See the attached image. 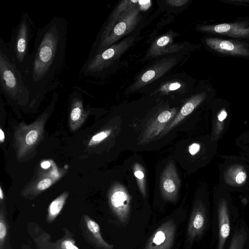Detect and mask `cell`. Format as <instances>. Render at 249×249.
<instances>
[{
    "label": "cell",
    "mask_w": 249,
    "mask_h": 249,
    "mask_svg": "<svg viewBox=\"0 0 249 249\" xmlns=\"http://www.w3.org/2000/svg\"><path fill=\"white\" fill-rule=\"evenodd\" d=\"M67 33V20L60 17H53L36 31L32 53L21 73L31 107L60 84L66 66Z\"/></svg>",
    "instance_id": "1"
},
{
    "label": "cell",
    "mask_w": 249,
    "mask_h": 249,
    "mask_svg": "<svg viewBox=\"0 0 249 249\" xmlns=\"http://www.w3.org/2000/svg\"><path fill=\"white\" fill-rule=\"evenodd\" d=\"M213 235L214 249H229L239 213L231 193L218 183L213 193Z\"/></svg>",
    "instance_id": "2"
},
{
    "label": "cell",
    "mask_w": 249,
    "mask_h": 249,
    "mask_svg": "<svg viewBox=\"0 0 249 249\" xmlns=\"http://www.w3.org/2000/svg\"><path fill=\"white\" fill-rule=\"evenodd\" d=\"M0 91L12 104L26 105L30 92L24 84L22 74L11 60L6 43L0 39Z\"/></svg>",
    "instance_id": "3"
},
{
    "label": "cell",
    "mask_w": 249,
    "mask_h": 249,
    "mask_svg": "<svg viewBox=\"0 0 249 249\" xmlns=\"http://www.w3.org/2000/svg\"><path fill=\"white\" fill-rule=\"evenodd\" d=\"M219 183L229 192L249 193V163L241 156L217 155Z\"/></svg>",
    "instance_id": "4"
},
{
    "label": "cell",
    "mask_w": 249,
    "mask_h": 249,
    "mask_svg": "<svg viewBox=\"0 0 249 249\" xmlns=\"http://www.w3.org/2000/svg\"><path fill=\"white\" fill-rule=\"evenodd\" d=\"M36 31V25L28 13L23 12L18 23L12 31L10 41L6 43L8 55L21 73L30 55L29 44Z\"/></svg>",
    "instance_id": "5"
},
{
    "label": "cell",
    "mask_w": 249,
    "mask_h": 249,
    "mask_svg": "<svg viewBox=\"0 0 249 249\" xmlns=\"http://www.w3.org/2000/svg\"><path fill=\"white\" fill-rule=\"evenodd\" d=\"M208 196L196 199L194 203L187 229V240L193 243L200 238L206 231L210 219Z\"/></svg>",
    "instance_id": "6"
},
{
    "label": "cell",
    "mask_w": 249,
    "mask_h": 249,
    "mask_svg": "<svg viewBox=\"0 0 249 249\" xmlns=\"http://www.w3.org/2000/svg\"><path fill=\"white\" fill-rule=\"evenodd\" d=\"M130 196L126 189L121 184L114 185L108 195L110 208L121 222H126L130 211Z\"/></svg>",
    "instance_id": "7"
},
{
    "label": "cell",
    "mask_w": 249,
    "mask_h": 249,
    "mask_svg": "<svg viewBox=\"0 0 249 249\" xmlns=\"http://www.w3.org/2000/svg\"><path fill=\"white\" fill-rule=\"evenodd\" d=\"M176 230V225L173 220L164 222L151 235L144 249H171Z\"/></svg>",
    "instance_id": "8"
},
{
    "label": "cell",
    "mask_w": 249,
    "mask_h": 249,
    "mask_svg": "<svg viewBox=\"0 0 249 249\" xmlns=\"http://www.w3.org/2000/svg\"><path fill=\"white\" fill-rule=\"evenodd\" d=\"M180 180L174 163L169 162L164 168L160 180V189L162 197L170 201H175L180 187Z\"/></svg>",
    "instance_id": "9"
},
{
    "label": "cell",
    "mask_w": 249,
    "mask_h": 249,
    "mask_svg": "<svg viewBox=\"0 0 249 249\" xmlns=\"http://www.w3.org/2000/svg\"><path fill=\"white\" fill-rule=\"evenodd\" d=\"M175 113V109L171 110H164L160 113L145 130L142 142H145L159 135L164 129L166 124L174 116Z\"/></svg>",
    "instance_id": "10"
},
{
    "label": "cell",
    "mask_w": 249,
    "mask_h": 249,
    "mask_svg": "<svg viewBox=\"0 0 249 249\" xmlns=\"http://www.w3.org/2000/svg\"><path fill=\"white\" fill-rule=\"evenodd\" d=\"M203 96H196L188 101L181 108L179 112L170 124H167L163 130L162 134H165L172 128L181 122L187 116L191 114L201 102Z\"/></svg>",
    "instance_id": "11"
},
{
    "label": "cell",
    "mask_w": 249,
    "mask_h": 249,
    "mask_svg": "<svg viewBox=\"0 0 249 249\" xmlns=\"http://www.w3.org/2000/svg\"><path fill=\"white\" fill-rule=\"evenodd\" d=\"M84 220L87 229L97 245L102 249H113V245L108 244L104 240L99 224L87 215H85Z\"/></svg>",
    "instance_id": "12"
},
{
    "label": "cell",
    "mask_w": 249,
    "mask_h": 249,
    "mask_svg": "<svg viewBox=\"0 0 249 249\" xmlns=\"http://www.w3.org/2000/svg\"><path fill=\"white\" fill-rule=\"evenodd\" d=\"M249 227L244 218L239 220L232 235L229 249H242Z\"/></svg>",
    "instance_id": "13"
},
{
    "label": "cell",
    "mask_w": 249,
    "mask_h": 249,
    "mask_svg": "<svg viewBox=\"0 0 249 249\" xmlns=\"http://www.w3.org/2000/svg\"><path fill=\"white\" fill-rule=\"evenodd\" d=\"M41 133V127L37 125V124L29 126L27 131L21 135L19 139V146L21 149L25 150L35 144L38 141Z\"/></svg>",
    "instance_id": "14"
},
{
    "label": "cell",
    "mask_w": 249,
    "mask_h": 249,
    "mask_svg": "<svg viewBox=\"0 0 249 249\" xmlns=\"http://www.w3.org/2000/svg\"><path fill=\"white\" fill-rule=\"evenodd\" d=\"M68 193L65 192L53 200L48 208L47 221L52 222L61 211L68 197Z\"/></svg>",
    "instance_id": "15"
},
{
    "label": "cell",
    "mask_w": 249,
    "mask_h": 249,
    "mask_svg": "<svg viewBox=\"0 0 249 249\" xmlns=\"http://www.w3.org/2000/svg\"><path fill=\"white\" fill-rule=\"evenodd\" d=\"M207 42L211 48L218 51L234 53H238L240 51L239 50L238 46L228 40L210 39Z\"/></svg>",
    "instance_id": "16"
},
{
    "label": "cell",
    "mask_w": 249,
    "mask_h": 249,
    "mask_svg": "<svg viewBox=\"0 0 249 249\" xmlns=\"http://www.w3.org/2000/svg\"><path fill=\"white\" fill-rule=\"evenodd\" d=\"M134 175L136 178L138 185L144 198L147 196L146 189V179L142 166L139 163L136 162L133 167Z\"/></svg>",
    "instance_id": "17"
},
{
    "label": "cell",
    "mask_w": 249,
    "mask_h": 249,
    "mask_svg": "<svg viewBox=\"0 0 249 249\" xmlns=\"http://www.w3.org/2000/svg\"><path fill=\"white\" fill-rule=\"evenodd\" d=\"M112 130L107 129L101 131L94 135L91 139L89 143V146H92L98 144L107 138L111 134Z\"/></svg>",
    "instance_id": "18"
},
{
    "label": "cell",
    "mask_w": 249,
    "mask_h": 249,
    "mask_svg": "<svg viewBox=\"0 0 249 249\" xmlns=\"http://www.w3.org/2000/svg\"><path fill=\"white\" fill-rule=\"evenodd\" d=\"M235 143L239 148L249 146V129L242 132L236 137Z\"/></svg>",
    "instance_id": "19"
},
{
    "label": "cell",
    "mask_w": 249,
    "mask_h": 249,
    "mask_svg": "<svg viewBox=\"0 0 249 249\" xmlns=\"http://www.w3.org/2000/svg\"><path fill=\"white\" fill-rule=\"evenodd\" d=\"M0 218V249H1L7 235V226L2 212H1Z\"/></svg>",
    "instance_id": "20"
},
{
    "label": "cell",
    "mask_w": 249,
    "mask_h": 249,
    "mask_svg": "<svg viewBox=\"0 0 249 249\" xmlns=\"http://www.w3.org/2000/svg\"><path fill=\"white\" fill-rule=\"evenodd\" d=\"M202 147V145L200 142H193L189 146L188 151L191 155L196 156L201 152Z\"/></svg>",
    "instance_id": "21"
},
{
    "label": "cell",
    "mask_w": 249,
    "mask_h": 249,
    "mask_svg": "<svg viewBox=\"0 0 249 249\" xmlns=\"http://www.w3.org/2000/svg\"><path fill=\"white\" fill-rule=\"evenodd\" d=\"M61 247L62 249H79L74 244V241L70 239L64 240L61 242Z\"/></svg>",
    "instance_id": "22"
},
{
    "label": "cell",
    "mask_w": 249,
    "mask_h": 249,
    "mask_svg": "<svg viewBox=\"0 0 249 249\" xmlns=\"http://www.w3.org/2000/svg\"><path fill=\"white\" fill-rule=\"evenodd\" d=\"M52 180L50 178H44L38 183L37 189L40 191L46 190L52 185Z\"/></svg>",
    "instance_id": "23"
},
{
    "label": "cell",
    "mask_w": 249,
    "mask_h": 249,
    "mask_svg": "<svg viewBox=\"0 0 249 249\" xmlns=\"http://www.w3.org/2000/svg\"><path fill=\"white\" fill-rule=\"evenodd\" d=\"M231 28V25L227 23H223L218 24L214 26V31L218 33H224L229 31Z\"/></svg>",
    "instance_id": "24"
},
{
    "label": "cell",
    "mask_w": 249,
    "mask_h": 249,
    "mask_svg": "<svg viewBox=\"0 0 249 249\" xmlns=\"http://www.w3.org/2000/svg\"><path fill=\"white\" fill-rule=\"evenodd\" d=\"M181 87V84L178 82H174L163 86L161 90L162 91H169L178 89Z\"/></svg>",
    "instance_id": "25"
},
{
    "label": "cell",
    "mask_w": 249,
    "mask_h": 249,
    "mask_svg": "<svg viewBox=\"0 0 249 249\" xmlns=\"http://www.w3.org/2000/svg\"><path fill=\"white\" fill-rule=\"evenodd\" d=\"M155 76V71L153 70H149L142 75L141 79L143 82H146L153 79Z\"/></svg>",
    "instance_id": "26"
},
{
    "label": "cell",
    "mask_w": 249,
    "mask_h": 249,
    "mask_svg": "<svg viewBox=\"0 0 249 249\" xmlns=\"http://www.w3.org/2000/svg\"><path fill=\"white\" fill-rule=\"evenodd\" d=\"M170 38L167 36H164L160 38L157 41V44L160 47H162L168 43Z\"/></svg>",
    "instance_id": "27"
},
{
    "label": "cell",
    "mask_w": 249,
    "mask_h": 249,
    "mask_svg": "<svg viewBox=\"0 0 249 249\" xmlns=\"http://www.w3.org/2000/svg\"><path fill=\"white\" fill-rule=\"evenodd\" d=\"M240 155L249 160V146L240 148Z\"/></svg>",
    "instance_id": "28"
},
{
    "label": "cell",
    "mask_w": 249,
    "mask_h": 249,
    "mask_svg": "<svg viewBox=\"0 0 249 249\" xmlns=\"http://www.w3.org/2000/svg\"><path fill=\"white\" fill-rule=\"evenodd\" d=\"M151 0H139V3L142 9H146L150 6Z\"/></svg>",
    "instance_id": "29"
},
{
    "label": "cell",
    "mask_w": 249,
    "mask_h": 249,
    "mask_svg": "<svg viewBox=\"0 0 249 249\" xmlns=\"http://www.w3.org/2000/svg\"><path fill=\"white\" fill-rule=\"evenodd\" d=\"M242 249H249V228L248 229L246 238Z\"/></svg>",
    "instance_id": "30"
},
{
    "label": "cell",
    "mask_w": 249,
    "mask_h": 249,
    "mask_svg": "<svg viewBox=\"0 0 249 249\" xmlns=\"http://www.w3.org/2000/svg\"><path fill=\"white\" fill-rule=\"evenodd\" d=\"M187 0H174V1H168L169 3L171 4H173L175 5H181L184 4L185 2H186Z\"/></svg>",
    "instance_id": "31"
},
{
    "label": "cell",
    "mask_w": 249,
    "mask_h": 249,
    "mask_svg": "<svg viewBox=\"0 0 249 249\" xmlns=\"http://www.w3.org/2000/svg\"><path fill=\"white\" fill-rule=\"evenodd\" d=\"M51 163L48 161H45L41 163V167L44 169H47L50 166Z\"/></svg>",
    "instance_id": "32"
},
{
    "label": "cell",
    "mask_w": 249,
    "mask_h": 249,
    "mask_svg": "<svg viewBox=\"0 0 249 249\" xmlns=\"http://www.w3.org/2000/svg\"><path fill=\"white\" fill-rule=\"evenodd\" d=\"M4 139H5L4 133L3 132V131L2 130V129H0V142H3L4 141Z\"/></svg>",
    "instance_id": "33"
},
{
    "label": "cell",
    "mask_w": 249,
    "mask_h": 249,
    "mask_svg": "<svg viewBox=\"0 0 249 249\" xmlns=\"http://www.w3.org/2000/svg\"><path fill=\"white\" fill-rule=\"evenodd\" d=\"M244 198L246 200L247 202L249 203V193L244 195Z\"/></svg>",
    "instance_id": "34"
},
{
    "label": "cell",
    "mask_w": 249,
    "mask_h": 249,
    "mask_svg": "<svg viewBox=\"0 0 249 249\" xmlns=\"http://www.w3.org/2000/svg\"><path fill=\"white\" fill-rule=\"evenodd\" d=\"M0 198L1 200H2L3 199V192L1 187L0 188Z\"/></svg>",
    "instance_id": "35"
}]
</instances>
